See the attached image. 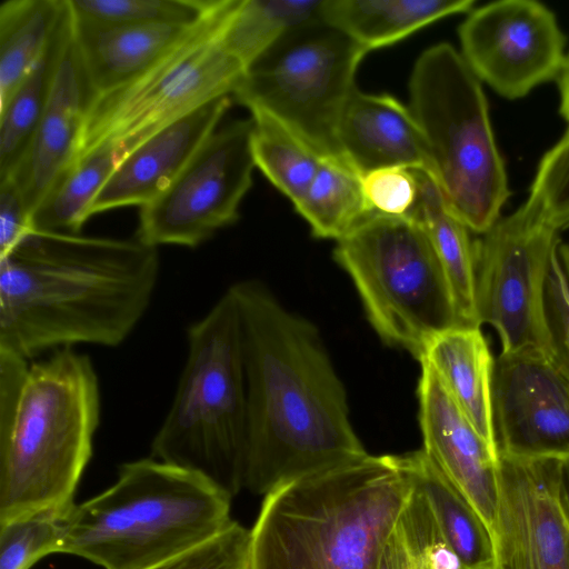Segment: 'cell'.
Returning <instances> with one entry per match:
<instances>
[{"instance_id": "cell-20", "label": "cell", "mask_w": 569, "mask_h": 569, "mask_svg": "<svg viewBox=\"0 0 569 569\" xmlns=\"http://www.w3.org/2000/svg\"><path fill=\"white\" fill-rule=\"evenodd\" d=\"M72 14L73 41L92 96L140 74L182 40L200 19L191 23L124 24L93 21L73 10Z\"/></svg>"}, {"instance_id": "cell-23", "label": "cell", "mask_w": 569, "mask_h": 569, "mask_svg": "<svg viewBox=\"0 0 569 569\" xmlns=\"http://www.w3.org/2000/svg\"><path fill=\"white\" fill-rule=\"evenodd\" d=\"M416 171L419 196L409 217L421 224L433 246L451 292L459 326H479L475 247L470 230L450 210L435 179L425 171Z\"/></svg>"}, {"instance_id": "cell-29", "label": "cell", "mask_w": 569, "mask_h": 569, "mask_svg": "<svg viewBox=\"0 0 569 569\" xmlns=\"http://www.w3.org/2000/svg\"><path fill=\"white\" fill-rule=\"evenodd\" d=\"M378 569H466L441 535L413 481L383 545Z\"/></svg>"}, {"instance_id": "cell-14", "label": "cell", "mask_w": 569, "mask_h": 569, "mask_svg": "<svg viewBox=\"0 0 569 569\" xmlns=\"http://www.w3.org/2000/svg\"><path fill=\"white\" fill-rule=\"evenodd\" d=\"M492 415L499 455H568L569 373L541 351L500 352L493 363Z\"/></svg>"}, {"instance_id": "cell-36", "label": "cell", "mask_w": 569, "mask_h": 569, "mask_svg": "<svg viewBox=\"0 0 569 569\" xmlns=\"http://www.w3.org/2000/svg\"><path fill=\"white\" fill-rule=\"evenodd\" d=\"M251 532L238 522L201 547L153 569H252Z\"/></svg>"}, {"instance_id": "cell-33", "label": "cell", "mask_w": 569, "mask_h": 569, "mask_svg": "<svg viewBox=\"0 0 569 569\" xmlns=\"http://www.w3.org/2000/svg\"><path fill=\"white\" fill-rule=\"evenodd\" d=\"M80 17L107 23H191L210 0H69Z\"/></svg>"}, {"instance_id": "cell-37", "label": "cell", "mask_w": 569, "mask_h": 569, "mask_svg": "<svg viewBox=\"0 0 569 569\" xmlns=\"http://www.w3.org/2000/svg\"><path fill=\"white\" fill-rule=\"evenodd\" d=\"M545 310L555 359L569 373V284L557 252L547 276Z\"/></svg>"}, {"instance_id": "cell-38", "label": "cell", "mask_w": 569, "mask_h": 569, "mask_svg": "<svg viewBox=\"0 0 569 569\" xmlns=\"http://www.w3.org/2000/svg\"><path fill=\"white\" fill-rule=\"evenodd\" d=\"M31 231V216L17 184L10 178L0 180V257Z\"/></svg>"}, {"instance_id": "cell-32", "label": "cell", "mask_w": 569, "mask_h": 569, "mask_svg": "<svg viewBox=\"0 0 569 569\" xmlns=\"http://www.w3.org/2000/svg\"><path fill=\"white\" fill-rule=\"evenodd\" d=\"M66 512H38L0 522V569H30L42 557L60 552Z\"/></svg>"}, {"instance_id": "cell-27", "label": "cell", "mask_w": 569, "mask_h": 569, "mask_svg": "<svg viewBox=\"0 0 569 569\" xmlns=\"http://www.w3.org/2000/svg\"><path fill=\"white\" fill-rule=\"evenodd\" d=\"M293 206L315 237L337 241L373 213L361 174L342 158L322 159L308 190Z\"/></svg>"}, {"instance_id": "cell-31", "label": "cell", "mask_w": 569, "mask_h": 569, "mask_svg": "<svg viewBox=\"0 0 569 569\" xmlns=\"http://www.w3.org/2000/svg\"><path fill=\"white\" fill-rule=\"evenodd\" d=\"M250 112L254 164L295 204L308 190L322 158L268 114Z\"/></svg>"}, {"instance_id": "cell-7", "label": "cell", "mask_w": 569, "mask_h": 569, "mask_svg": "<svg viewBox=\"0 0 569 569\" xmlns=\"http://www.w3.org/2000/svg\"><path fill=\"white\" fill-rule=\"evenodd\" d=\"M409 91L435 181L450 210L483 234L500 219L510 190L480 80L451 44L438 43L417 60Z\"/></svg>"}, {"instance_id": "cell-26", "label": "cell", "mask_w": 569, "mask_h": 569, "mask_svg": "<svg viewBox=\"0 0 569 569\" xmlns=\"http://www.w3.org/2000/svg\"><path fill=\"white\" fill-rule=\"evenodd\" d=\"M73 14L68 12L51 44L0 109V180L21 160L46 108L60 59L72 38Z\"/></svg>"}, {"instance_id": "cell-24", "label": "cell", "mask_w": 569, "mask_h": 569, "mask_svg": "<svg viewBox=\"0 0 569 569\" xmlns=\"http://www.w3.org/2000/svg\"><path fill=\"white\" fill-rule=\"evenodd\" d=\"M402 457L441 535L466 569H496L492 533L475 507L422 449Z\"/></svg>"}, {"instance_id": "cell-22", "label": "cell", "mask_w": 569, "mask_h": 569, "mask_svg": "<svg viewBox=\"0 0 569 569\" xmlns=\"http://www.w3.org/2000/svg\"><path fill=\"white\" fill-rule=\"evenodd\" d=\"M473 4V0H321L317 17L368 52L439 19L469 13Z\"/></svg>"}, {"instance_id": "cell-12", "label": "cell", "mask_w": 569, "mask_h": 569, "mask_svg": "<svg viewBox=\"0 0 569 569\" xmlns=\"http://www.w3.org/2000/svg\"><path fill=\"white\" fill-rule=\"evenodd\" d=\"M251 133V119L217 129L173 181L140 208L134 237L157 248H197L234 223L256 167Z\"/></svg>"}, {"instance_id": "cell-30", "label": "cell", "mask_w": 569, "mask_h": 569, "mask_svg": "<svg viewBox=\"0 0 569 569\" xmlns=\"http://www.w3.org/2000/svg\"><path fill=\"white\" fill-rule=\"evenodd\" d=\"M319 0H239L222 33L226 51L247 71L288 30L317 16Z\"/></svg>"}, {"instance_id": "cell-39", "label": "cell", "mask_w": 569, "mask_h": 569, "mask_svg": "<svg viewBox=\"0 0 569 569\" xmlns=\"http://www.w3.org/2000/svg\"><path fill=\"white\" fill-rule=\"evenodd\" d=\"M556 490L560 508L569 521V453L558 459Z\"/></svg>"}, {"instance_id": "cell-41", "label": "cell", "mask_w": 569, "mask_h": 569, "mask_svg": "<svg viewBox=\"0 0 569 569\" xmlns=\"http://www.w3.org/2000/svg\"><path fill=\"white\" fill-rule=\"evenodd\" d=\"M557 254L567 283L569 284V239L567 241L560 240Z\"/></svg>"}, {"instance_id": "cell-34", "label": "cell", "mask_w": 569, "mask_h": 569, "mask_svg": "<svg viewBox=\"0 0 569 569\" xmlns=\"http://www.w3.org/2000/svg\"><path fill=\"white\" fill-rule=\"evenodd\" d=\"M526 203L558 232L569 229V127L541 158Z\"/></svg>"}, {"instance_id": "cell-3", "label": "cell", "mask_w": 569, "mask_h": 569, "mask_svg": "<svg viewBox=\"0 0 569 569\" xmlns=\"http://www.w3.org/2000/svg\"><path fill=\"white\" fill-rule=\"evenodd\" d=\"M99 422L90 357L69 347L29 365L0 350V522L74 505Z\"/></svg>"}, {"instance_id": "cell-2", "label": "cell", "mask_w": 569, "mask_h": 569, "mask_svg": "<svg viewBox=\"0 0 569 569\" xmlns=\"http://www.w3.org/2000/svg\"><path fill=\"white\" fill-rule=\"evenodd\" d=\"M158 248L32 230L0 257V350L27 360L78 343L121 345L147 312Z\"/></svg>"}, {"instance_id": "cell-4", "label": "cell", "mask_w": 569, "mask_h": 569, "mask_svg": "<svg viewBox=\"0 0 569 569\" xmlns=\"http://www.w3.org/2000/svg\"><path fill=\"white\" fill-rule=\"evenodd\" d=\"M412 490L402 455L371 456L287 481L264 495L252 569H378Z\"/></svg>"}, {"instance_id": "cell-28", "label": "cell", "mask_w": 569, "mask_h": 569, "mask_svg": "<svg viewBox=\"0 0 569 569\" xmlns=\"http://www.w3.org/2000/svg\"><path fill=\"white\" fill-rule=\"evenodd\" d=\"M123 158L121 150L111 146L80 158L32 213V230L80 233L94 199Z\"/></svg>"}, {"instance_id": "cell-18", "label": "cell", "mask_w": 569, "mask_h": 569, "mask_svg": "<svg viewBox=\"0 0 569 569\" xmlns=\"http://www.w3.org/2000/svg\"><path fill=\"white\" fill-rule=\"evenodd\" d=\"M231 102V96L214 99L129 152L94 199L91 216L122 207L141 208L158 197L218 129Z\"/></svg>"}, {"instance_id": "cell-1", "label": "cell", "mask_w": 569, "mask_h": 569, "mask_svg": "<svg viewBox=\"0 0 569 569\" xmlns=\"http://www.w3.org/2000/svg\"><path fill=\"white\" fill-rule=\"evenodd\" d=\"M242 328L248 397L244 489L276 487L368 452L318 329L259 281L230 287Z\"/></svg>"}, {"instance_id": "cell-13", "label": "cell", "mask_w": 569, "mask_h": 569, "mask_svg": "<svg viewBox=\"0 0 569 569\" xmlns=\"http://www.w3.org/2000/svg\"><path fill=\"white\" fill-rule=\"evenodd\" d=\"M458 34L461 56L475 76L510 100L558 80L566 63V37L556 16L535 0L472 9Z\"/></svg>"}, {"instance_id": "cell-5", "label": "cell", "mask_w": 569, "mask_h": 569, "mask_svg": "<svg viewBox=\"0 0 569 569\" xmlns=\"http://www.w3.org/2000/svg\"><path fill=\"white\" fill-rule=\"evenodd\" d=\"M231 499L191 470L129 461L111 487L64 513L60 552L103 569H153L226 531Z\"/></svg>"}, {"instance_id": "cell-25", "label": "cell", "mask_w": 569, "mask_h": 569, "mask_svg": "<svg viewBox=\"0 0 569 569\" xmlns=\"http://www.w3.org/2000/svg\"><path fill=\"white\" fill-rule=\"evenodd\" d=\"M69 0H6L0 4V109L51 44Z\"/></svg>"}, {"instance_id": "cell-17", "label": "cell", "mask_w": 569, "mask_h": 569, "mask_svg": "<svg viewBox=\"0 0 569 569\" xmlns=\"http://www.w3.org/2000/svg\"><path fill=\"white\" fill-rule=\"evenodd\" d=\"M91 97L72 31L36 131L21 160L8 177L20 190L30 216L76 163L84 113Z\"/></svg>"}, {"instance_id": "cell-19", "label": "cell", "mask_w": 569, "mask_h": 569, "mask_svg": "<svg viewBox=\"0 0 569 569\" xmlns=\"http://www.w3.org/2000/svg\"><path fill=\"white\" fill-rule=\"evenodd\" d=\"M337 142L341 156L361 176L380 168H435L427 141L409 108L389 94L356 89L341 113Z\"/></svg>"}, {"instance_id": "cell-10", "label": "cell", "mask_w": 569, "mask_h": 569, "mask_svg": "<svg viewBox=\"0 0 569 569\" xmlns=\"http://www.w3.org/2000/svg\"><path fill=\"white\" fill-rule=\"evenodd\" d=\"M366 53L316 16L284 32L247 71L232 98L278 121L322 159H345L337 129Z\"/></svg>"}, {"instance_id": "cell-6", "label": "cell", "mask_w": 569, "mask_h": 569, "mask_svg": "<svg viewBox=\"0 0 569 569\" xmlns=\"http://www.w3.org/2000/svg\"><path fill=\"white\" fill-rule=\"evenodd\" d=\"M248 397L238 303L227 291L187 330V358L151 457L233 498L246 485Z\"/></svg>"}, {"instance_id": "cell-35", "label": "cell", "mask_w": 569, "mask_h": 569, "mask_svg": "<svg viewBox=\"0 0 569 569\" xmlns=\"http://www.w3.org/2000/svg\"><path fill=\"white\" fill-rule=\"evenodd\" d=\"M362 190L373 213L409 217L419 196L417 171L387 167L361 176Z\"/></svg>"}, {"instance_id": "cell-40", "label": "cell", "mask_w": 569, "mask_h": 569, "mask_svg": "<svg viewBox=\"0 0 569 569\" xmlns=\"http://www.w3.org/2000/svg\"><path fill=\"white\" fill-rule=\"evenodd\" d=\"M557 81L560 98L559 112L569 124V51L563 70Z\"/></svg>"}, {"instance_id": "cell-8", "label": "cell", "mask_w": 569, "mask_h": 569, "mask_svg": "<svg viewBox=\"0 0 569 569\" xmlns=\"http://www.w3.org/2000/svg\"><path fill=\"white\" fill-rule=\"evenodd\" d=\"M239 0H210L190 32L131 80L91 97L77 161L102 146L123 157L206 103L233 94L246 70L226 51L223 30ZM76 161V162H77Z\"/></svg>"}, {"instance_id": "cell-9", "label": "cell", "mask_w": 569, "mask_h": 569, "mask_svg": "<svg viewBox=\"0 0 569 569\" xmlns=\"http://www.w3.org/2000/svg\"><path fill=\"white\" fill-rule=\"evenodd\" d=\"M333 257L378 336L418 361L437 335L459 326L440 261L417 220L371 213L337 241Z\"/></svg>"}, {"instance_id": "cell-11", "label": "cell", "mask_w": 569, "mask_h": 569, "mask_svg": "<svg viewBox=\"0 0 569 569\" xmlns=\"http://www.w3.org/2000/svg\"><path fill=\"white\" fill-rule=\"evenodd\" d=\"M558 234L525 202L473 242L478 322L495 329L503 353L555 357L545 292Z\"/></svg>"}, {"instance_id": "cell-16", "label": "cell", "mask_w": 569, "mask_h": 569, "mask_svg": "<svg viewBox=\"0 0 569 569\" xmlns=\"http://www.w3.org/2000/svg\"><path fill=\"white\" fill-rule=\"evenodd\" d=\"M420 365L417 395L422 450L492 533L499 505V452L473 428L432 368L425 361Z\"/></svg>"}, {"instance_id": "cell-21", "label": "cell", "mask_w": 569, "mask_h": 569, "mask_svg": "<svg viewBox=\"0 0 569 569\" xmlns=\"http://www.w3.org/2000/svg\"><path fill=\"white\" fill-rule=\"evenodd\" d=\"M420 361L432 368L473 428L498 451L492 415L495 359L480 327L457 326L440 332Z\"/></svg>"}, {"instance_id": "cell-15", "label": "cell", "mask_w": 569, "mask_h": 569, "mask_svg": "<svg viewBox=\"0 0 569 569\" xmlns=\"http://www.w3.org/2000/svg\"><path fill=\"white\" fill-rule=\"evenodd\" d=\"M558 459L499 455L496 569H569V521L556 490Z\"/></svg>"}]
</instances>
